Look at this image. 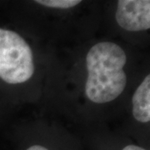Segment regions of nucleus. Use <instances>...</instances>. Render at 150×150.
Wrapping results in <instances>:
<instances>
[{"label": "nucleus", "mask_w": 150, "mask_h": 150, "mask_svg": "<svg viewBox=\"0 0 150 150\" xmlns=\"http://www.w3.org/2000/svg\"><path fill=\"white\" fill-rule=\"evenodd\" d=\"M34 73L29 45L17 33L0 28V78L10 84L28 81Z\"/></svg>", "instance_id": "2"}, {"label": "nucleus", "mask_w": 150, "mask_h": 150, "mask_svg": "<svg viewBox=\"0 0 150 150\" xmlns=\"http://www.w3.org/2000/svg\"><path fill=\"white\" fill-rule=\"evenodd\" d=\"M88 79L86 96L92 102L104 103L117 98L127 83L123 67L127 56L118 44L102 42L93 45L86 57Z\"/></svg>", "instance_id": "1"}, {"label": "nucleus", "mask_w": 150, "mask_h": 150, "mask_svg": "<svg viewBox=\"0 0 150 150\" xmlns=\"http://www.w3.org/2000/svg\"><path fill=\"white\" fill-rule=\"evenodd\" d=\"M133 115L141 123L150 121V76L147 75L133 97Z\"/></svg>", "instance_id": "4"}, {"label": "nucleus", "mask_w": 150, "mask_h": 150, "mask_svg": "<svg viewBox=\"0 0 150 150\" xmlns=\"http://www.w3.org/2000/svg\"><path fill=\"white\" fill-rule=\"evenodd\" d=\"M36 3L49 8H69L80 4L81 1L79 0H37Z\"/></svg>", "instance_id": "5"}, {"label": "nucleus", "mask_w": 150, "mask_h": 150, "mask_svg": "<svg viewBox=\"0 0 150 150\" xmlns=\"http://www.w3.org/2000/svg\"><path fill=\"white\" fill-rule=\"evenodd\" d=\"M27 150H48L46 148H44L43 146H40V145H33L31 146L30 148H28Z\"/></svg>", "instance_id": "7"}, {"label": "nucleus", "mask_w": 150, "mask_h": 150, "mask_svg": "<svg viewBox=\"0 0 150 150\" xmlns=\"http://www.w3.org/2000/svg\"><path fill=\"white\" fill-rule=\"evenodd\" d=\"M116 20L120 27L128 31L149 29L150 28V1H118Z\"/></svg>", "instance_id": "3"}, {"label": "nucleus", "mask_w": 150, "mask_h": 150, "mask_svg": "<svg viewBox=\"0 0 150 150\" xmlns=\"http://www.w3.org/2000/svg\"><path fill=\"white\" fill-rule=\"evenodd\" d=\"M123 150H146L141 147H139V146H136V145H128L126 146Z\"/></svg>", "instance_id": "6"}]
</instances>
